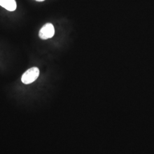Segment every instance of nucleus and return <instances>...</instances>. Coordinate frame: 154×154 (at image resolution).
Returning <instances> with one entry per match:
<instances>
[{"label": "nucleus", "instance_id": "nucleus-1", "mask_svg": "<svg viewBox=\"0 0 154 154\" xmlns=\"http://www.w3.org/2000/svg\"><path fill=\"white\" fill-rule=\"evenodd\" d=\"M39 70L38 67H33L25 72L21 78V81L25 85L30 84L34 82L39 77Z\"/></svg>", "mask_w": 154, "mask_h": 154}, {"label": "nucleus", "instance_id": "nucleus-2", "mask_svg": "<svg viewBox=\"0 0 154 154\" xmlns=\"http://www.w3.org/2000/svg\"><path fill=\"white\" fill-rule=\"evenodd\" d=\"M55 34V29L54 26L48 23L44 25L39 32V37L42 39H48L52 38Z\"/></svg>", "mask_w": 154, "mask_h": 154}, {"label": "nucleus", "instance_id": "nucleus-3", "mask_svg": "<svg viewBox=\"0 0 154 154\" xmlns=\"http://www.w3.org/2000/svg\"><path fill=\"white\" fill-rule=\"evenodd\" d=\"M0 5L9 11H14L16 9L17 4L15 0H0Z\"/></svg>", "mask_w": 154, "mask_h": 154}, {"label": "nucleus", "instance_id": "nucleus-4", "mask_svg": "<svg viewBox=\"0 0 154 154\" xmlns=\"http://www.w3.org/2000/svg\"><path fill=\"white\" fill-rule=\"evenodd\" d=\"M35 1H45V0H35Z\"/></svg>", "mask_w": 154, "mask_h": 154}]
</instances>
